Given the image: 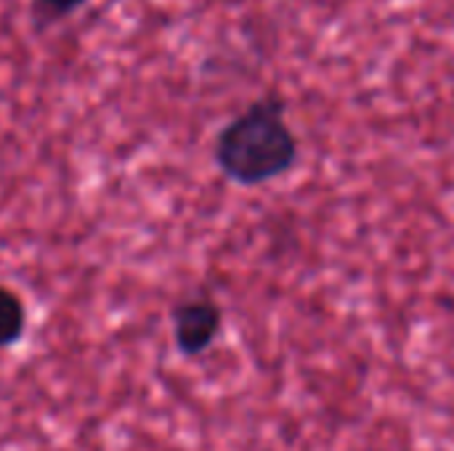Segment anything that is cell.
Masks as SVG:
<instances>
[{
	"mask_svg": "<svg viewBox=\"0 0 454 451\" xmlns=\"http://www.w3.org/2000/svg\"><path fill=\"white\" fill-rule=\"evenodd\" d=\"M170 327L178 354L194 359L210 351L218 340L223 327V311L213 295H194L173 306Z\"/></svg>",
	"mask_w": 454,
	"mask_h": 451,
	"instance_id": "cell-2",
	"label": "cell"
},
{
	"mask_svg": "<svg viewBox=\"0 0 454 451\" xmlns=\"http://www.w3.org/2000/svg\"><path fill=\"white\" fill-rule=\"evenodd\" d=\"M27 332V306L24 298L0 284V351L13 348Z\"/></svg>",
	"mask_w": 454,
	"mask_h": 451,
	"instance_id": "cell-3",
	"label": "cell"
},
{
	"mask_svg": "<svg viewBox=\"0 0 454 451\" xmlns=\"http://www.w3.org/2000/svg\"><path fill=\"white\" fill-rule=\"evenodd\" d=\"M298 149V136L285 117V101L263 96L218 130L213 159L237 186H261L290 173Z\"/></svg>",
	"mask_w": 454,
	"mask_h": 451,
	"instance_id": "cell-1",
	"label": "cell"
},
{
	"mask_svg": "<svg viewBox=\"0 0 454 451\" xmlns=\"http://www.w3.org/2000/svg\"><path fill=\"white\" fill-rule=\"evenodd\" d=\"M88 0H35V5L43 8L51 16H67V13H72L74 8H80Z\"/></svg>",
	"mask_w": 454,
	"mask_h": 451,
	"instance_id": "cell-4",
	"label": "cell"
}]
</instances>
